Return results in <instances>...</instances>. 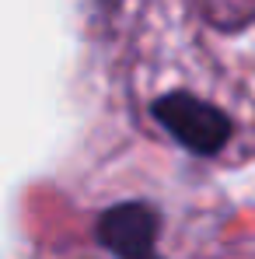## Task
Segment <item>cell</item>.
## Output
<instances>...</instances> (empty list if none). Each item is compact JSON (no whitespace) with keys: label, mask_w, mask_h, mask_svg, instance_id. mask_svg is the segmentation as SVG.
<instances>
[{"label":"cell","mask_w":255,"mask_h":259,"mask_svg":"<svg viewBox=\"0 0 255 259\" xmlns=\"http://www.w3.org/2000/svg\"><path fill=\"white\" fill-rule=\"evenodd\" d=\"M154 119L168 130L185 151L203 154V158L217 154L231 137V119L217 105L189 95V91H171L165 98H158L154 102Z\"/></svg>","instance_id":"6da1fadb"},{"label":"cell","mask_w":255,"mask_h":259,"mask_svg":"<svg viewBox=\"0 0 255 259\" xmlns=\"http://www.w3.org/2000/svg\"><path fill=\"white\" fill-rule=\"evenodd\" d=\"M158 228L161 217L150 203L129 200L116 203L98 217V242L119 259H154L158 256Z\"/></svg>","instance_id":"7a4b0ae2"}]
</instances>
